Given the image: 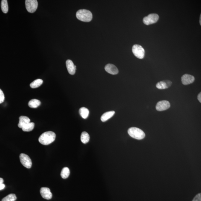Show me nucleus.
I'll return each instance as SVG.
<instances>
[{
	"label": "nucleus",
	"instance_id": "f8f14e48",
	"mask_svg": "<svg viewBox=\"0 0 201 201\" xmlns=\"http://www.w3.org/2000/svg\"><path fill=\"white\" fill-rule=\"evenodd\" d=\"M105 71L110 74L115 75L119 73V70L116 66L113 64H108L105 66Z\"/></svg>",
	"mask_w": 201,
	"mask_h": 201
},
{
	"label": "nucleus",
	"instance_id": "4468645a",
	"mask_svg": "<svg viewBox=\"0 0 201 201\" xmlns=\"http://www.w3.org/2000/svg\"><path fill=\"white\" fill-rule=\"evenodd\" d=\"M30 122V120L28 117L25 116H21L19 118V123L18 126L22 129L24 126Z\"/></svg>",
	"mask_w": 201,
	"mask_h": 201
},
{
	"label": "nucleus",
	"instance_id": "cd10ccee",
	"mask_svg": "<svg viewBox=\"0 0 201 201\" xmlns=\"http://www.w3.org/2000/svg\"><path fill=\"white\" fill-rule=\"evenodd\" d=\"M4 182V179H3L2 178H0V184L3 183Z\"/></svg>",
	"mask_w": 201,
	"mask_h": 201
},
{
	"label": "nucleus",
	"instance_id": "6e6552de",
	"mask_svg": "<svg viewBox=\"0 0 201 201\" xmlns=\"http://www.w3.org/2000/svg\"><path fill=\"white\" fill-rule=\"evenodd\" d=\"M170 107V104L169 101L163 100L157 103L156 106V110L158 111H163L168 109Z\"/></svg>",
	"mask_w": 201,
	"mask_h": 201
},
{
	"label": "nucleus",
	"instance_id": "f03ea898",
	"mask_svg": "<svg viewBox=\"0 0 201 201\" xmlns=\"http://www.w3.org/2000/svg\"><path fill=\"white\" fill-rule=\"evenodd\" d=\"M76 18L84 22H90L93 19V14L90 10H78L76 13Z\"/></svg>",
	"mask_w": 201,
	"mask_h": 201
},
{
	"label": "nucleus",
	"instance_id": "f3484780",
	"mask_svg": "<svg viewBox=\"0 0 201 201\" xmlns=\"http://www.w3.org/2000/svg\"><path fill=\"white\" fill-rule=\"evenodd\" d=\"M28 105L30 108H37L41 105V102L38 99H33L29 101Z\"/></svg>",
	"mask_w": 201,
	"mask_h": 201
},
{
	"label": "nucleus",
	"instance_id": "a878e982",
	"mask_svg": "<svg viewBox=\"0 0 201 201\" xmlns=\"http://www.w3.org/2000/svg\"><path fill=\"white\" fill-rule=\"evenodd\" d=\"M5 185L4 184H0V190H2L5 188Z\"/></svg>",
	"mask_w": 201,
	"mask_h": 201
},
{
	"label": "nucleus",
	"instance_id": "39448f33",
	"mask_svg": "<svg viewBox=\"0 0 201 201\" xmlns=\"http://www.w3.org/2000/svg\"><path fill=\"white\" fill-rule=\"evenodd\" d=\"M159 15L156 13H151L145 17L143 21L144 24L148 25L155 23L158 20Z\"/></svg>",
	"mask_w": 201,
	"mask_h": 201
},
{
	"label": "nucleus",
	"instance_id": "2eb2a0df",
	"mask_svg": "<svg viewBox=\"0 0 201 201\" xmlns=\"http://www.w3.org/2000/svg\"><path fill=\"white\" fill-rule=\"evenodd\" d=\"M115 112L114 111L107 112L103 114L101 117V120L102 122H105L112 117L114 115Z\"/></svg>",
	"mask_w": 201,
	"mask_h": 201
},
{
	"label": "nucleus",
	"instance_id": "dca6fc26",
	"mask_svg": "<svg viewBox=\"0 0 201 201\" xmlns=\"http://www.w3.org/2000/svg\"><path fill=\"white\" fill-rule=\"evenodd\" d=\"M79 113L82 118L86 119L88 117L90 111L88 108L85 107H83L80 109Z\"/></svg>",
	"mask_w": 201,
	"mask_h": 201
},
{
	"label": "nucleus",
	"instance_id": "b1692460",
	"mask_svg": "<svg viewBox=\"0 0 201 201\" xmlns=\"http://www.w3.org/2000/svg\"><path fill=\"white\" fill-rule=\"evenodd\" d=\"M4 100V96L2 90L0 89V104L2 103Z\"/></svg>",
	"mask_w": 201,
	"mask_h": 201
},
{
	"label": "nucleus",
	"instance_id": "4be33fe9",
	"mask_svg": "<svg viewBox=\"0 0 201 201\" xmlns=\"http://www.w3.org/2000/svg\"><path fill=\"white\" fill-rule=\"evenodd\" d=\"M70 173V170L67 167H64L61 173V176L63 179H66L69 177Z\"/></svg>",
	"mask_w": 201,
	"mask_h": 201
},
{
	"label": "nucleus",
	"instance_id": "412c9836",
	"mask_svg": "<svg viewBox=\"0 0 201 201\" xmlns=\"http://www.w3.org/2000/svg\"><path fill=\"white\" fill-rule=\"evenodd\" d=\"M1 10L4 13H6L8 11V6L7 0H2L1 1Z\"/></svg>",
	"mask_w": 201,
	"mask_h": 201
},
{
	"label": "nucleus",
	"instance_id": "c85d7f7f",
	"mask_svg": "<svg viewBox=\"0 0 201 201\" xmlns=\"http://www.w3.org/2000/svg\"><path fill=\"white\" fill-rule=\"evenodd\" d=\"M201 15L200 14V25H201Z\"/></svg>",
	"mask_w": 201,
	"mask_h": 201
},
{
	"label": "nucleus",
	"instance_id": "ddd939ff",
	"mask_svg": "<svg viewBox=\"0 0 201 201\" xmlns=\"http://www.w3.org/2000/svg\"><path fill=\"white\" fill-rule=\"evenodd\" d=\"M171 81L169 80H165L161 81L158 82L156 85V87L160 90H164L168 88L169 87L171 86L172 84Z\"/></svg>",
	"mask_w": 201,
	"mask_h": 201
},
{
	"label": "nucleus",
	"instance_id": "5701e85b",
	"mask_svg": "<svg viewBox=\"0 0 201 201\" xmlns=\"http://www.w3.org/2000/svg\"><path fill=\"white\" fill-rule=\"evenodd\" d=\"M16 197L14 194H10L2 199L1 201H15L16 200Z\"/></svg>",
	"mask_w": 201,
	"mask_h": 201
},
{
	"label": "nucleus",
	"instance_id": "0eeeda50",
	"mask_svg": "<svg viewBox=\"0 0 201 201\" xmlns=\"http://www.w3.org/2000/svg\"><path fill=\"white\" fill-rule=\"evenodd\" d=\"M20 160L22 165L27 168H30L32 165L31 159L28 155L24 153H21L19 156Z\"/></svg>",
	"mask_w": 201,
	"mask_h": 201
},
{
	"label": "nucleus",
	"instance_id": "bb28decb",
	"mask_svg": "<svg viewBox=\"0 0 201 201\" xmlns=\"http://www.w3.org/2000/svg\"><path fill=\"white\" fill-rule=\"evenodd\" d=\"M197 99H198L199 102H201V93H199L198 96H197Z\"/></svg>",
	"mask_w": 201,
	"mask_h": 201
},
{
	"label": "nucleus",
	"instance_id": "7ed1b4c3",
	"mask_svg": "<svg viewBox=\"0 0 201 201\" xmlns=\"http://www.w3.org/2000/svg\"><path fill=\"white\" fill-rule=\"evenodd\" d=\"M128 133L131 137L137 140H142L145 137L144 132L137 127H132L129 129Z\"/></svg>",
	"mask_w": 201,
	"mask_h": 201
},
{
	"label": "nucleus",
	"instance_id": "a211bd4d",
	"mask_svg": "<svg viewBox=\"0 0 201 201\" xmlns=\"http://www.w3.org/2000/svg\"><path fill=\"white\" fill-rule=\"evenodd\" d=\"M90 135L87 132H84L81 134V142L84 144H86L90 141Z\"/></svg>",
	"mask_w": 201,
	"mask_h": 201
},
{
	"label": "nucleus",
	"instance_id": "9d476101",
	"mask_svg": "<svg viewBox=\"0 0 201 201\" xmlns=\"http://www.w3.org/2000/svg\"><path fill=\"white\" fill-rule=\"evenodd\" d=\"M194 76L188 74L183 75L182 77V82L184 85H188L193 83L194 82Z\"/></svg>",
	"mask_w": 201,
	"mask_h": 201
},
{
	"label": "nucleus",
	"instance_id": "393cba45",
	"mask_svg": "<svg viewBox=\"0 0 201 201\" xmlns=\"http://www.w3.org/2000/svg\"><path fill=\"white\" fill-rule=\"evenodd\" d=\"M192 201H201V194L199 193L195 196Z\"/></svg>",
	"mask_w": 201,
	"mask_h": 201
},
{
	"label": "nucleus",
	"instance_id": "9b49d317",
	"mask_svg": "<svg viewBox=\"0 0 201 201\" xmlns=\"http://www.w3.org/2000/svg\"><path fill=\"white\" fill-rule=\"evenodd\" d=\"M66 66L69 73L71 75H74L75 73L76 67L72 61L70 60H67L66 61Z\"/></svg>",
	"mask_w": 201,
	"mask_h": 201
},
{
	"label": "nucleus",
	"instance_id": "f257e3e1",
	"mask_svg": "<svg viewBox=\"0 0 201 201\" xmlns=\"http://www.w3.org/2000/svg\"><path fill=\"white\" fill-rule=\"evenodd\" d=\"M56 137V135L54 132L48 131L43 133L40 136L38 141L42 145H47L53 142Z\"/></svg>",
	"mask_w": 201,
	"mask_h": 201
},
{
	"label": "nucleus",
	"instance_id": "20e7f679",
	"mask_svg": "<svg viewBox=\"0 0 201 201\" xmlns=\"http://www.w3.org/2000/svg\"><path fill=\"white\" fill-rule=\"evenodd\" d=\"M133 54L136 58L139 59H143L145 55V51L142 46L138 44H135L132 47Z\"/></svg>",
	"mask_w": 201,
	"mask_h": 201
},
{
	"label": "nucleus",
	"instance_id": "1a4fd4ad",
	"mask_svg": "<svg viewBox=\"0 0 201 201\" xmlns=\"http://www.w3.org/2000/svg\"><path fill=\"white\" fill-rule=\"evenodd\" d=\"M41 196L44 199L50 200L52 197V194L49 188H42L40 190Z\"/></svg>",
	"mask_w": 201,
	"mask_h": 201
},
{
	"label": "nucleus",
	"instance_id": "aec40b11",
	"mask_svg": "<svg viewBox=\"0 0 201 201\" xmlns=\"http://www.w3.org/2000/svg\"><path fill=\"white\" fill-rule=\"evenodd\" d=\"M43 81L41 79H37L34 81L30 84V86L32 88H38L42 85Z\"/></svg>",
	"mask_w": 201,
	"mask_h": 201
},
{
	"label": "nucleus",
	"instance_id": "423d86ee",
	"mask_svg": "<svg viewBox=\"0 0 201 201\" xmlns=\"http://www.w3.org/2000/svg\"><path fill=\"white\" fill-rule=\"evenodd\" d=\"M25 6L29 13H34L36 11L38 6V1L36 0H26Z\"/></svg>",
	"mask_w": 201,
	"mask_h": 201
},
{
	"label": "nucleus",
	"instance_id": "6ab92c4d",
	"mask_svg": "<svg viewBox=\"0 0 201 201\" xmlns=\"http://www.w3.org/2000/svg\"><path fill=\"white\" fill-rule=\"evenodd\" d=\"M34 126L35 124L34 123L30 122L23 127L22 129L24 132H30L33 130Z\"/></svg>",
	"mask_w": 201,
	"mask_h": 201
}]
</instances>
